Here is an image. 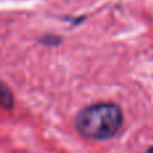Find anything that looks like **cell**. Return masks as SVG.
Masks as SVG:
<instances>
[{
	"mask_svg": "<svg viewBox=\"0 0 153 153\" xmlns=\"http://www.w3.org/2000/svg\"><path fill=\"white\" fill-rule=\"evenodd\" d=\"M124 124L122 109L114 102H97L85 106L76 113V132L89 140L105 141L113 138Z\"/></svg>",
	"mask_w": 153,
	"mask_h": 153,
	"instance_id": "6da1fadb",
	"label": "cell"
},
{
	"mask_svg": "<svg viewBox=\"0 0 153 153\" xmlns=\"http://www.w3.org/2000/svg\"><path fill=\"white\" fill-rule=\"evenodd\" d=\"M40 43H43V45L46 46H58L62 43V38L58 36V35H53V34H48V35H45V36H42L39 39Z\"/></svg>",
	"mask_w": 153,
	"mask_h": 153,
	"instance_id": "3957f363",
	"label": "cell"
},
{
	"mask_svg": "<svg viewBox=\"0 0 153 153\" xmlns=\"http://www.w3.org/2000/svg\"><path fill=\"white\" fill-rule=\"evenodd\" d=\"M1 89H0V101H1V105L4 106L5 109H12L13 106V95L12 93H11V90L8 89V86L4 83V82H1Z\"/></svg>",
	"mask_w": 153,
	"mask_h": 153,
	"instance_id": "7a4b0ae2",
	"label": "cell"
},
{
	"mask_svg": "<svg viewBox=\"0 0 153 153\" xmlns=\"http://www.w3.org/2000/svg\"><path fill=\"white\" fill-rule=\"evenodd\" d=\"M145 153H153V146H149L148 149H146V152Z\"/></svg>",
	"mask_w": 153,
	"mask_h": 153,
	"instance_id": "277c9868",
	"label": "cell"
}]
</instances>
